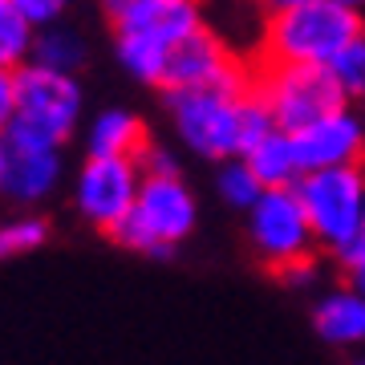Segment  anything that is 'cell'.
Masks as SVG:
<instances>
[{"label":"cell","instance_id":"cell-29","mask_svg":"<svg viewBox=\"0 0 365 365\" xmlns=\"http://www.w3.org/2000/svg\"><path fill=\"white\" fill-rule=\"evenodd\" d=\"M341 4H349V9H361L365 0H341Z\"/></svg>","mask_w":365,"mask_h":365},{"label":"cell","instance_id":"cell-27","mask_svg":"<svg viewBox=\"0 0 365 365\" xmlns=\"http://www.w3.org/2000/svg\"><path fill=\"white\" fill-rule=\"evenodd\" d=\"M4 163H9V138H4V130H0V175H4Z\"/></svg>","mask_w":365,"mask_h":365},{"label":"cell","instance_id":"cell-13","mask_svg":"<svg viewBox=\"0 0 365 365\" xmlns=\"http://www.w3.org/2000/svg\"><path fill=\"white\" fill-rule=\"evenodd\" d=\"M313 329L333 349H365V292L353 284L325 292L313 309Z\"/></svg>","mask_w":365,"mask_h":365},{"label":"cell","instance_id":"cell-21","mask_svg":"<svg viewBox=\"0 0 365 365\" xmlns=\"http://www.w3.org/2000/svg\"><path fill=\"white\" fill-rule=\"evenodd\" d=\"M16 13L25 16L29 25H53V21H66V13H69V4L73 0H9Z\"/></svg>","mask_w":365,"mask_h":365},{"label":"cell","instance_id":"cell-9","mask_svg":"<svg viewBox=\"0 0 365 365\" xmlns=\"http://www.w3.org/2000/svg\"><path fill=\"white\" fill-rule=\"evenodd\" d=\"M143 187V167L138 158L126 155H86L78 175H73V207L90 227L114 232L118 223L134 211Z\"/></svg>","mask_w":365,"mask_h":365},{"label":"cell","instance_id":"cell-8","mask_svg":"<svg viewBox=\"0 0 365 365\" xmlns=\"http://www.w3.org/2000/svg\"><path fill=\"white\" fill-rule=\"evenodd\" d=\"M248 240H252V252L272 272L313 256L317 235L297 187H264V195L248 211Z\"/></svg>","mask_w":365,"mask_h":365},{"label":"cell","instance_id":"cell-23","mask_svg":"<svg viewBox=\"0 0 365 365\" xmlns=\"http://www.w3.org/2000/svg\"><path fill=\"white\" fill-rule=\"evenodd\" d=\"M337 264H341V272H345V284H353L357 292H365V232L353 240L349 248L337 252Z\"/></svg>","mask_w":365,"mask_h":365},{"label":"cell","instance_id":"cell-28","mask_svg":"<svg viewBox=\"0 0 365 365\" xmlns=\"http://www.w3.org/2000/svg\"><path fill=\"white\" fill-rule=\"evenodd\" d=\"M349 365H365V349H361V353H353V357H349Z\"/></svg>","mask_w":365,"mask_h":365},{"label":"cell","instance_id":"cell-17","mask_svg":"<svg viewBox=\"0 0 365 365\" xmlns=\"http://www.w3.org/2000/svg\"><path fill=\"white\" fill-rule=\"evenodd\" d=\"M49 240V220L37 211H16V215H0V264L21 260L29 252L45 248Z\"/></svg>","mask_w":365,"mask_h":365},{"label":"cell","instance_id":"cell-18","mask_svg":"<svg viewBox=\"0 0 365 365\" xmlns=\"http://www.w3.org/2000/svg\"><path fill=\"white\" fill-rule=\"evenodd\" d=\"M215 191L227 207L252 211V203L264 195V182L256 179V170L248 167V158H223L220 175H215Z\"/></svg>","mask_w":365,"mask_h":365},{"label":"cell","instance_id":"cell-10","mask_svg":"<svg viewBox=\"0 0 365 365\" xmlns=\"http://www.w3.org/2000/svg\"><path fill=\"white\" fill-rule=\"evenodd\" d=\"M300 167L325 170V167H365V118L353 106L329 110L317 122L292 130Z\"/></svg>","mask_w":365,"mask_h":365},{"label":"cell","instance_id":"cell-7","mask_svg":"<svg viewBox=\"0 0 365 365\" xmlns=\"http://www.w3.org/2000/svg\"><path fill=\"white\" fill-rule=\"evenodd\" d=\"M199 86H223V90H252L256 86L252 57L235 53L227 45V37L215 33L207 21L170 45L158 90L167 93V90H199Z\"/></svg>","mask_w":365,"mask_h":365},{"label":"cell","instance_id":"cell-16","mask_svg":"<svg viewBox=\"0 0 365 365\" xmlns=\"http://www.w3.org/2000/svg\"><path fill=\"white\" fill-rule=\"evenodd\" d=\"M86 57H90V45H86V37L73 25L53 21V25L37 29V41H33V61L37 66L61 69V73H81Z\"/></svg>","mask_w":365,"mask_h":365},{"label":"cell","instance_id":"cell-24","mask_svg":"<svg viewBox=\"0 0 365 365\" xmlns=\"http://www.w3.org/2000/svg\"><path fill=\"white\" fill-rule=\"evenodd\" d=\"M13 118H16V69L0 66V130H9Z\"/></svg>","mask_w":365,"mask_h":365},{"label":"cell","instance_id":"cell-2","mask_svg":"<svg viewBox=\"0 0 365 365\" xmlns=\"http://www.w3.org/2000/svg\"><path fill=\"white\" fill-rule=\"evenodd\" d=\"M86 114V93L78 73L45 69L37 61L16 69V118L4 138L13 146H61L78 134Z\"/></svg>","mask_w":365,"mask_h":365},{"label":"cell","instance_id":"cell-22","mask_svg":"<svg viewBox=\"0 0 365 365\" xmlns=\"http://www.w3.org/2000/svg\"><path fill=\"white\" fill-rule=\"evenodd\" d=\"M138 167H143V175H182L179 158H175V150L163 143H150L143 146V155H138Z\"/></svg>","mask_w":365,"mask_h":365},{"label":"cell","instance_id":"cell-14","mask_svg":"<svg viewBox=\"0 0 365 365\" xmlns=\"http://www.w3.org/2000/svg\"><path fill=\"white\" fill-rule=\"evenodd\" d=\"M150 143L146 122L126 106H106L90 118L86 126V155H126L138 158L143 146Z\"/></svg>","mask_w":365,"mask_h":365},{"label":"cell","instance_id":"cell-6","mask_svg":"<svg viewBox=\"0 0 365 365\" xmlns=\"http://www.w3.org/2000/svg\"><path fill=\"white\" fill-rule=\"evenodd\" d=\"M252 69H256V93L268 102L276 126L288 134L317 122L329 110L349 106V98H345L341 81L333 78L329 66H264V61H252Z\"/></svg>","mask_w":365,"mask_h":365},{"label":"cell","instance_id":"cell-19","mask_svg":"<svg viewBox=\"0 0 365 365\" xmlns=\"http://www.w3.org/2000/svg\"><path fill=\"white\" fill-rule=\"evenodd\" d=\"M33 41H37V25H29L13 4L0 9V66L21 69L33 61Z\"/></svg>","mask_w":365,"mask_h":365},{"label":"cell","instance_id":"cell-3","mask_svg":"<svg viewBox=\"0 0 365 365\" xmlns=\"http://www.w3.org/2000/svg\"><path fill=\"white\" fill-rule=\"evenodd\" d=\"M195 223L199 203L182 175H143L134 211L110 232V240L138 256L170 260L175 248L195 232Z\"/></svg>","mask_w":365,"mask_h":365},{"label":"cell","instance_id":"cell-20","mask_svg":"<svg viewBox=\"0 0 365 365\" xmlns=\"http://www.w3.org/2000/svg\"><path fill=\"white\" fill-rule=\"evenodd\" d=\"M329 69H333V78L341 81V90H345L349 102H365V33L353 41V45H345V49L329 61Z\"/></svg>","mask_w":365,"mask_h":365},{"label":"cell","instance_id":"cell-15","mask_svg":"<svg viewBox=\"0 0 365 365\" xmlns=\"http://www.w3.org/2000/svg\"><path fill=\"white\" fill-rule=\"evenodd\" d=\"M244 158H248V167L256 170V179H260L264 187H297V179L304 175L297 143H292V134L280 130V126H276L272 134H264Z\"/></svg>","mask_w":365,"mask_h":365},{"label":"cell","instance_id":"cell-30","mask_svg":"<svg viewBox=\"0 0 365 365\" xmlns=\"http://www.w3.org/2000/svg\"><path fill=\"white\" fill-rule=\"evenodd\" d=\"M4 4H9V0H0V9H4Z\"/></svg>","mask_w":365,"mask_h":365},{"label":"cell","instance_id":"cell-11","mask_svg":"<svg viewBox=\"0 0 365 365\" xmlns=\"http://www.w3.org/2000/svg\"><path fill=\"white\" fill-rule=\"evenodd\" d=\"M66 163L57 146H13L9 143V163L0 175V199L13 203L16 211H33L37 203L61 187Z\"/></svg>","mask_w":365,"mask_h":365},{"label":"cell","instance_id":"cell-1","mask_svg":"<svg viewBox=\"0 0 365 365\" xmlns=\"http://www.w3.org/2000/svg\"><path fill=\"white\" fill-rule=\"evenodd\" d=\"M361 33L365 16L341 0H292L264 13L248 57L264 66H329Z\"/></svg>","mask_w":365,"mask_h":365},{"label":"cell","instance_id":"cell-25","mask_svg":"<svg viewBox=\"0 0 365 365\" xmlns=\"http://www.w3.org/2000/svg\"><path fill=\"white\" fill-rule=\"evenodd\" d=\"M98 4H102L106 21L114 25L118 16H126V13H130V9H134V4H143V0H98Z\"/></svg>","mask_w":365,"mask_h":365},{"label":"cell","instance_id":"cell-4","mask_svg":"<svg viewBox=\"0 0 365 365\" xmlns=\"http://www.w3.org/2000/svg\"><path fill=\"white\" fill-rule=\"evenodd\" d=\"M252 90H223V86L167 90L163 93V106H167L179 143L191 155L223 163V158H240V146H244V110H248Z\"/></svg>","mask_w":365,"mask_h":365},{"label":"cell","instance_id":"cell-12","mask_svg":"<svg viewBox=\"0 0 365 365\" xmlns=\"http://www.w3.org/2000/svg\"><path fill=\"white\" fill-rule=\"evenodd\" d=\"M203 25V0H143L126 16H118L114 33H143L158 45H175L191 29Z\"/></svg>","mask_w":365,"mask_h":365},{"label":"cell","instance_id":"cell-5","mask_svg":"<svg viewBox=\"0 0 365 365\" xmlns=\"http://www.w3.org/2000/svg\"><path fill=\"white\" fill-rule=\"evenodd\" d=\"M297 195L309 211L317 248L337 256L365 232V167H325L304 170Z\"/></svg>","mask_w":365,"mask_h":365},{"label":"cell","instance_id":"cell-26","mask_svg":"<svg viewBox=\"0 0 365 365\" xmlns=\"http://www.w3.org/2000/svg\"><path fill=\"white\" fill-rule=\"evenodd\" d=\"M252 4H260L264 13H272V9H280V4H292V0H252Z\"/></svg>","mask_w":365,"mask_h":365}]
</instances>
